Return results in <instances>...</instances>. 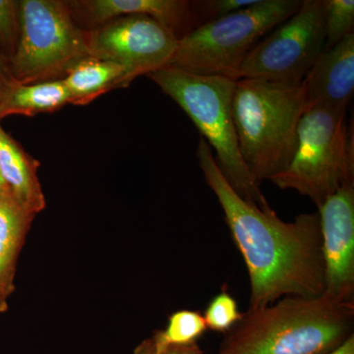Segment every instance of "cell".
<instances>
[{
	"instance_id": "19",
	"label": "cell",
	"mask_w": 354,
	"mask_h": 354,
	"mask_svg": "<svg viewBox=\"0 0 354 354\" xmlns=\"http://www.w3.org/2000/svg\"><path fill=\"white\" fill-rule=\"evenodd\" d=\"M203 317L208 329L227 334L241 320L242 313L234 298L223 290L209 301Z\"/></svg>"
},
{
	"instance_id": "11",
	"label": "cell",
	"mask_w": 354,
	"mask_h": 354,
	"mask_svg": "<svg viewBox=\"0 0 354 354\" xmlns=\"http://www.w3.org/2000/svg\"><path fill=\"white\" fill-rule=\"evenodd\" d=\"M76 22L92 29L116 18L147 15L157 20L180 39L197 28L191 1L187 0H76L68 1Z\"/></svg>"
},
{
	"instance_id": "24",
	"label": "cell",
	"mask_w": 354,
	"mask_h": 354,
	"mask_svg": "<svg viewBox=\"0 0 354 354\" xmlns=\"http://www.w3.org/2000/svg\"><path fill=\"white\" fill-rule=\"evenodd\" d=\"M328 354H354V335L349 337L339 348Z\"/></svg>"
},
{
	"instance_id": "21",
	"label": "cell",
	"mask_w": 354,
	"mask_h": 354,
	"mask_svg": "<svg viewBox=\"0 0 354 354\" xmlns=\"http://www.w3.org/2000/svg\"><path fill=\"white\" fill-rule=\"evenodd\" d=\"M258 0H194L191 1L198 27L204 23L225 17L228 14L253 6Z\"/></svg>"
},
{
	"instance_id": "16",
	"label": "cell",
	"mask_w": 354,
	"mask_h": 354,
	"mask_svg": "<svg viewBox=\"0 0 354 354\" xmlns=\"http://www.w3.org/2000/svg\"><path fill=\"white\" fill-rule=\"evenodd\" d=\"M68 104L69 92L62 80L17 84L0 95V120L9 115L53 113Z\"/></svg>"
},
{
	"instance_id": "2",
	"label": "cell",
	"mask_w": 354,
	"mask_h": 354,
	"mask_svg": "<svg viewBox=\"0 0 354 354\" xmlns=\"http://www.w3.org/2000/svg\"><path fill=\"white\" fill-rule=\"evenodd\" d=\"M354 302L285 297L242 313L218 354H328L353 337Z\"/></svg>"
},
{
	"instance_id": "3",
	"label": "cell",
	"mask_w": 354,
	"mask_h": 354,
	"mask_svg": "<svg viewBox=\"0 0 354 354\" xmlns=\"http://www.w3.org/2000/svg\"><path fill=\"white\" fill-rule=\"evenodd\" d=\"M234 120L241 157L258 186L290 164L298 123L306 111L304 87L259 79H239Z\"/></svg>"
},
{
	"instance_id": "14",
	"label": "cell",
	"mask_w": 354,
	"mask_h": 354,
	"mask_svg": "<svg viewBox=\"0 0 354 354\" xmlns=\"http://www.w3.org/2000/svg\"><path fill=\"white\" fill-rule=\"evenodd\" d=\"M39 162L26 152L0 125V176L14 197L38 215L46 208L38 177Z\"/></svg>"
},
{
	"instance_id": "1",
	"label": "cell",
	"mask_w": 354,
	"mask_h": 354,
	"mask_svg": "<svg viewBox=\"0 0 354 354\" xmlns=\"http://www.w3.org/2000/svg\"><path fill=\"white\" fill-rule=\"evenodd\" d=\"M197 158L205 180L223 209L230 234L248 272L249 310L285 297H315L325 292V264L318 213L281 220L235 192L221 174L213 151L200 138Z\"/></svg>"
},
{
	"instance_id": "9",
	"label": "cell",
	"mask_w": 354,
	"mask_h": 354,
	"mask_svg": "<svg viewBox=\"0 0 354 354\" xmlns=\"http://www.w3.org/2000/svg\"><path fill=\"white\" fill-rule=\"evenodd\" d=\"M88 41L93 57L121 65L134 80L167 66L179 39L149 16L129 15L88 30Z\"/></svg>"
},
{
	"instance_id": "12",
	"label": "cell",
	"mask_w": 354,
	"mask_h": 354,
	"mask_svg": "<svg viewBox=\"0 0 354 354\" xmlns=\"http://www.w3.org/2000/svg\"><path fill=\"white\" fill-rule=\"evenodd\" d=\"M301 85L306 109L346 111L354 93V34L323 51Z\"/></svg>"
},
{
	"instance_id": "18",
	"label": "cell",
	"mask_w": 354,
	"mask_h": 354,
	"mask_svg": "<svg viewBox=\"0 0 354 354\" xmlns=\"http://www.w3.org/2000/svg\"><path fill=\"white\" fill-rule=\"evenodd\" d=\"M325 48L329 50L335 44L353 34V0H325Z\"/></svg>"
},
{
	"instance_id": "7",
	"label": "cell",
	"mask_w": 354,
	"mask_h": 354,
	"mask_svg": "<svg viewBox=\"0 0 354 354\" xmlns=\"http://www.w3.org/2000/svg\"><path fill=\"white\" fill-rule=\"evenodd\" d=\"M19 43L9 68L16 83L62 80L70 69L93 57L88 30L72 15L68 1L21 0Z\"/></svg>"
},
{
	"instance_id": "23",
	"label": "cell",
	"mask_w": 354,
	"mask_h": 354,
	"mask_svg": "<svg viewBox=\"0 0 354 354\" xmlns=\"http://www.w3.org/2000/svg\"><path fill=\"white\" fill-rule=\"evenodd\" d=\"M12 75H11L10 68H9V62L1 50H0V95L4 94L6 91L17 85Z\"/></svg>"
},
{
	"instance_id": "5",
	"label": "cell",
	"mask_w": 354,
	"mask_h": 354,
	"mask_svg": "<svg viewBox=\"0 0 354 354\" xmlns=\"http://www.w3.org/2000/svg\"><path fill=\"white\" fill-rule=\"evenodd\" d=\"M301 3L302 0H258L253 6L204 23L179 39L167 66L239 80L249 51L297 12Z\"/></svg>"
},
{
	"instance_id": "10",
	"label": "cell",
	"mask_w": 354,
	"mask_h": 354,
	"mask_svg": "<svg viewBox=\"0 0 354 354\" xmlns=\"http://www.w3.org/2000/svg\"><path fill=\"white\" fill-rule=\"evenodd\" d=\"M325 292L354 302V183L344 184L319 207Z\"/></svg>"
},
{
	"instance_id": "22",
	"label": "cell",
	"mask_w": 354,
	"mask_h": 354,
	"mask_svg": "<svg viewBox=\"0 0 354 354\" xmlns=\"http://www.w3.org/2000/svg\"><path fill=\"white\" fill-rule=\"evenodd\" d=\"M133 354H204L198 344L190 346H162L152 337L146 339L133 351Z\"/></svg>"
},
{
	"instance_id": "15",
	"label": "cell",
	"mask_w": 354,
	"mask_h": 354,
	"mask_svg": "<svg viewBox=\"0 0 354 354\" xmlns=\"http://www.w3.org/2000/svg\"><path fill=\"white\" fill-rule=\"evenodd\" d=\"M62 81L68 90L70 104L85 106L109 91L128 87L133 80L121 65L91 57L70 69Z\"/></svg>"
},
{
	"instance_id": "6",
	"label": "cell",
	"mask_w": 354,
	"mask_h": 354,
	"mask_svg": "<svg viewBox=\"0 0 354 354\" xmlns=\"http://www.w3.org/2000/svg\"><path fill=\"white\" fill-rule=\"evenodd\" d=\"M270 181L309 198L317 208L341 186L354 183L353 131L346 124V111L307 109L298 123L290 164Z\"/></svg>"
},
{
	"instance_id": "17",
	"label": "cell",
	"mask_w": 354,
	"mask_h": 354,
	"mask_svg": "<svg viewBox=\"0 0 354 354\" xmlns=\"http://www.w3.org/2000/svg\"><path fill=\"white\" fill-rule=\"evenodd\" d=\"M204 317L193 310H178L169 317L165 330H156L153 341L162 346H190L206 332Z\"/></svg>"
},
{
	"instance_id": "4",
	"label": "cell",
	"mask_w": 354,
	"mask_h": 354,
	"mask_svg": "<svg viewBox=\"0 0 354 354\" xmlns=\"http://www.w3.org/2000/svg\"><path fill=\"white\" fill-rule=\"evenodd\" d=\"M148 77L189 116L201 138L215 152L216 165L235 192L261 209L271 208L239 151L232 108L235 80L198 75L171 66Z\"/></svg>"
},
{
	"instance_id": "13",
	"label": "cell",
	"mask_w": 354,
	"mask_h": 354,
	"mask_svg": "<svg viewBox=\"0 0 354 354\" xmlns=\"http://www.w3.org/2000/svg\"><path fill=\"white\" fill-rule=\"evenodd\" d=\"M36 216L6 185L0 188V313L7 311L15 290L18 259Z\"/></svg>"
},
{
	"instance_id": "20",
	"label": "cell",
	"mask_w": 354,
	"mask_h": 354,
	"mask_svg": "<svg viewBox=\"0 0 354 354\" xmlns=\"http://www.w3.org/2000/svg\"><path fill=\"white\" fill-rule=\"evenodd\" d=\"M20 31V1L0 0V50L8 62L17 50Z\"/></svg>"
},
{
	"instance_id": "25",
	"label": "cell",
	"mask_w": 354,
	"mask_h": 354,
	"mask_svg": "<svg viewBox=\"0 0 354 354\" xmlns=\"http://www.w3.org/2000/svg\"><path fill=\"white\" fill-rule=\"evenodd\" d=\"M4 185H6V184H4V181L3 179H2L1 176H0V188L3 187Z\"/></svg>"
},
{
	"instance_id": "8",
	"label": "cell",
	"mask_w": 354,
	"mask_h": 354,
	"mask_svg": "<svg viewBox=\"0 0 354 354\" xmlns=\"http://www.w3.org/2000/svg\"><path fill=\"white\" fill-rule=\"evenodd\" d=\"M325 0H304L297 12L256 44L239 79L299 85L325 48Z\"/></svg>"
}]
</instances>
